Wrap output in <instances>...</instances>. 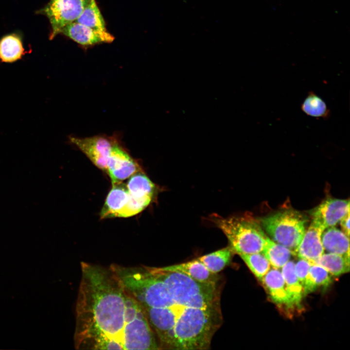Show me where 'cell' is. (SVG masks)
<instances>
[{
    "label": "cell",
    "mask_w": 350,
    "mask_h": 350,
    "mask_svg": "<svg viewBox=\"0 0 350 350\" xmlns=\"http://www.w3.org/2000/svg\"><path fill=\"white\" fill-rule=\"evenodd\" d=\"M239 255L261 281L271 268L269 262L261 252Z\"/></svg>",
    "instance_id": "24"
},
{
    "label": "cell",
    "mask_w": 350,
    "mask_h": 350,
    "mask_svg": "<svg viewBox=\"0 0 350 350\" xmlns=\"http://www.w3.org/2000/svg\"><path fill=\"white\" fill-rule=\"evenodd\" d=\"M261 282L274 303L279 305L292 307L284 280L279 269L270 268Z\"/></svg>",
    "instance_id": "12"
},
{
    "label": "cell",
    "mask_w": 350,
    "mask_h": 350,
    "mask_svg": "<svg viewBox=\"0 0 350 350\" xmlns=\"http://www.w3.org/2000/svg\"><path fill=\"white\" fill-rule=\"evenodd\" d=\"M75 21L96 30L107 31L105 19L96 0H90Z\"/></svg>",
    "instance_id": "23"
},
{
    "label": "cell",
    "mask_w": 350,
    "mask_h": 350,
    "mask_svg": "<svg viewBox=\"0 0 350 350\" xmlns=\"http://www.w3.org/2000/svg\"><path fill=\"white\" fill-rule=\"evenodd\" d=\"M311 264L312 263L309 261L302 259H300L296 263H295L294 269L296 275L302 286L306 279Z\"/></svg>",
    "instance_id": "26"
},
{
    "label": "cell",
    "mask_w": 350,
    "mask_h": 350,
    "mask_svg": "<svg viewBox=\"0 0 350 350\" xmlns=\"http://www.w3.org/2000/svg\"><path fill=\"white\" fill-rule=\"evenodd\" d=\"M60 34L83 46L111 43L115 39L107 31L96 30L75 21L66 25L61 30Z\"/></svg>",
    "instance_id": "10"
},
{
    "label": "cell",
    "mask_w": 350,
    "mask_h": 350,
    "mask_svg": "<svg viewBox=\"0 0 350 350\" xmlns=\"http://www.w3.org/2000/svg\"><path fill=\"white\" fill-rule=\"evenodd\" d=\"M147 267L163 281L176 303L189 307L204 309L220 306V289L218 283L202 282L182 273Z\"/></svg>",
    "instance_id": "2"
},
{
    "label": "cell",
    "mask_w": 350,
    "mask_h": 350,
    "mask_svg": "<svg viewBox=\"0 0 350 350\" xmlns=\"http://www.w3.org/2000/svg\"><path fill=\"white\" fill-rule=\"evenodd\" d=\"M124 293L125 312L122 331L124 350H158L156 334L142 307L125 290Z\"/></svg>",
    "instance_id": "5"
},
{
    "label": "cell",
    "mask_w": 350,
    "mask_h": 350,
    "mask_svg": "<svg viewBox=\"0 0 350 350\" xmlns=\"http://www.w3.org/2000/svg\"><path fill=\"white\" fill-rule=\"evenodd\" d=\"M75 306L74 347L77 350H124V289L110 267L81 262Z\"/></svg>",
    "instance_id": "1"
},
{
    "label": "cell",
    "mask_w": 350,
    "mask_h": 350,
    "mask_svg": "<svg viewBox=\"0 0 350 350\" xmlns=\"http://www.w3.org/2000/svg\"><path fill=\"white\" fill-rule=\"evenodd\" d=\"M311 263L322 267L333 276H339L350 270V257L335 253H324Z\"/></svg>",
    "instance_id": "19"
},
{
    "label": "cell",
    "mask_w": 350,
    "mask_h": 350,
    "mask_svg": "<svg viewBox=\"0 0 350 350\" xmlns=\"http://www.w3.org/2000/svg\"><path fill=\"white\" fill-rule=\"evenodd\" d=\"M24 52L21 39L17 35H6L0 40V59L2 62L16 61L21 58Z\"/></svg>",
    "instance_id": "20"
},
{
    "label": "cell",
    "mask_w": 350,
    "mask_h": 350,
    "mask_svg": "<svg viewBox=\"0 0 350 350\" xmlns=\"http://www.w3.org/2000/svg\"><path fill=\"white\" fill-rule=\"evenodd\" d=\"M324 251L350 257L349 237L335 226L326 228L321 234Z\"/></svg>",
    "instance_id": "15"
},
{
    "label": "cell",
    "mask_w": 350,
    "mask_h": 350,
    "mask_svg": "<svg viewBox=\"0 0 350 350\" xmlns=\"http://www.w3.org/2000/svg\"><path fill=\"white\" fill-rule=\"evenodd\" d=\"M158 268L164 271L182 273L202 282L218 283L219 280L217 274L211 272L197 259Z\"/></svg>",
    "instance_id": "13"
},
{
    "label": "cell",
    "mask_w": 350,
    "mask_h": 350,
    "mask_svg": "<svg viewBox=\"0 0 350 350\" xmlns=\"http://www.w3.org/2000/svg\"><path fill=\"white\" fill-rule=\"evenodd\" d=\"M126 184L119 182L112 185L103 206L100 216L102 219L117 217L126 205L129 198Z\"/></svg>",
    "instance_id": "14"
},
{
    "label": "cell",
    "mask_w": 350,
    "mask_h": 350,
    "mask_svg": "<svg viewBox=\"0 0 350 350\" xmlns=\"http://www.w3.org/2000/svg\"><path fill=\"white\" fill-rule=\"evenodd\" d=\"M308 218L293 209L280 210L260 221L263 229L275 242L294 254L307 228Z\"/></svg>",
    "instance_id": "4"
},
{
    "label": "cell",
    "mask_w": 350,
    "mask_h": 350,
    "mask_svg": "<svg viewBox=\"0 0 350 350\" xmlns=\"http://www.w3.org/2000/svg\"><path fill=\"white\" fill-rule=\"evenodd\" d=\"M301 108L305 114L314 117L327 118L330 115L325 102L312 91L304 99Z\"/></svg>",
    "instance_id": "25"
},
{
    "label": "cell",
    "mask_w": 350,
    "mask_h": 350,
    "mask_svg": "<svg viewBox=\"0 0 350 350\" xmlns=\"http://www.w3.org/2000/svg\"><path fill=\"white\" fill-rule=\"evenodd\" d=\"M267 259L271 266L281 269L290 261L292 251L287 247L278 244L267 237L261 252Z\"/></svg>",
    "instance_id": "18"
},
{
    "label": "cell",
    "mask_w": 350,
    "mask_h": 350,
    "mask_svg": "<svg viewBox=\"0 0 350 350\" xmlns=\"http://www.w3.org/2000/svg\"><path fill=\"white\" fill-rule=\"evenodd\" d=\"M126 186L132 195L151 202L157 192L155 184L143 172H138L130 177Z\"/></svg>",
    "instance_id": "16"
},
{
    "label": "cell",
    "mask_w": 350,
    "mask_h": 350,
    "mask_svg": "<svg viewBox=\"0 0 350 350\" xmlns=\"http://www.w3.org/2000/svg\"><path fill=\"white\" fill-rule=\"evenodd\" d=\"M106 172L112 185L121 182L138 172H142L138 163L123 147L117 135L108 157Z\"/></svg>",
    "instance_id": "7"
},
{
    "label": "cell",
    "mask_w": 350,
    "mask_h": 350,
    "mask_svg": "<svg viewBox=\"0 0 350 350\" xmlns=\"http://www.w3.org/2000/svg\"><path fill=\"white\" fill-rule=\"evenodd\" d=\"M210 219L224 233L234 253L262 252L267 236L260 221L250 214L227 218L214 214Z\"/></svg>",
    "instance_id": "3"
},
{
    "label": "cell",
    "mask_w": 350,
    "mask_h": 350,
    "mask_svg": "<svg viewBox=\"0 0 350 350\" xmlns=\"http://www.w3.org/2000/svg\"><path fill=\"white\" fill-rule=\"evenodd\" d=\"M331 276L322 267L312 263L303 285L304 295L315 291L319 288L328 287L332 281Z\"/></svg>",
    "instance_id": "22"
},
{
    "label": "cell",
    "mask_w": 350,
    "mask_h": 350,
    "mask_svg": "<svg viewBox=\"0 0 350 350\" xmlns=\"http://www.w3.org/2000/svg\"><path fill=\"white\" fill-rule=\"evenodd\" d=\"M294 267L295 263L289 261L281 268L292 307L299 306L304 296L303 286L296 275Z\"/></svg>",
    "instance_id": "17"
},
{
    "label": "cell",
    "mask_w": 350,
    "mask_h": 350,
    "mask_svg": "<svg viewBox=\"0 0 350 350\" xmlns=\"http://www.w3.org/2000/svg\"><path fill=\"white\" fill-rule=\"evenodd\" d=\"M90 0H50L37 13L46 16L52 27L51 40L60 34L67 25L79 17Z\"/></svg>",
    "instance_id": "6"
},
{
    "label": "cell",
    "mask_w": 350,
    "mask_h": 350,
    "mask_svg": "<svg viewBox=\"0 0 350 350\" xmlns=\"http://www.w3.org/2000/svg\"><path fill=\"white\" fill-rule=\"evenodd\" d=\"M233 254L228 246L196 259L211 272L218 274L230 263Z\"/></svg>",
    "instance_id": "21"
},
{
    "label": "cell",
    "mask_w": 350,
    "mask_h": 350,
    "mask_svg": "<svg viewBox=\"0 0 350 350\" xmlns=\"http://www.w3.org/2000/svg\"><path fill=\"white\" fill-rule=\"evenodd\" d=\"M350 212L349 200L327 198L312 210V219L325 229L335 226Z\"/></svg>",
    "instance_id": "9"
},
{
    "label": "cell",
    "mask_w": 350,
    "mask_h": 350,
    "mask_svg": "<svg viewBox=\"0 0 350 350\" xmlns=\"http://www.w3.org/2000/svg\"><path fill=\"white\" fill-rule=\"evenodd\" d=\"M324 229L319 222L312 219L294 254L310 262L318 258L325 251L321 238Z\"/></svg>",
    "instance_id": "11"
},
{
    "label": "cell",
    "mask_w": 350,
    "mask_h": 350,
    "mask_svg": "<svg viewBox=\"0 0 350 350\" xmlns=\"http://www.w3.org/2000/svg\"><path fill=\"white\" fill-rule=\"evenodd\" d=\"M117 135L70 137L71 143L80 150L98 168L106 171L108 157Z\"/></svg>",
    "instance_id": "8"
},
{
    "label": "cell",
    "mask_w": 350,
    "mask_h": 350,
    "mask_svg": "<svg viewBox=\"0 0 350 350\" xmlns=\"http://www.w3.org/2000/svg\"><path fill=\"white\" fill-rule=\"evenodd\" d=\"M342 231L348 237L350 236V212L339 222Z\"/></svg>",
    "instance_id": "27"
}]
</instances>
